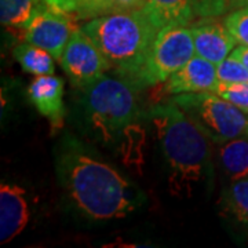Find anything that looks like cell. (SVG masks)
<instances>
[{"label": "cell", "instance_id": "1", "mask_svg": "<svg viewBox=\"0 0 248 248\" xmlns=\"http://www.w3.org/2000/svg\"><path fill=\"white\" fill-rule=\"evenodd\" d=\"M57 169L69 199L90 219L123 218L135 210L131 185L113 167L78 146L61 152Z\"/></svg>", "mask_w": 248, "mask_h": 248}, {"label": "cell", "instance_id": "2", "mask_svg": "<svg viewBox=\"0 0 248 248\" xmlns=\"http://www.w3.org/2000/svg\"><path fill=\"white\" fill-rule=\"evenodd\" d=\"M81 28L105 55L110 69L133 83L160 31L143 9L93 18Z\"/></svg>", "mask_w": 248, "mask_h": 248}, {"label": "cell", "instance_id": "3", "mask_svg": "<svg viewBox=\"0 0 248 248\" xmlns=\"http://www.w3.org/2000/svg\"><path fill=\"white\" fill-rule=\"evenodd\" d=\"M161 142V151L171 170L170 186L175 195L202 181L210 166V138L179 109L174 101L151 110Z\"/></svg>", "mask_w": 248, "mask_h": 248}, {"label": "cell", "instance_id": "4", "mask_svg": "<svg viewBox=\"0 0 248 248\" xmlns=\"http://www.w3.org/2000/svg\"><path fill=\"white\" fill-rule=\"evenodd\" d=\"M137 84L123 76L104 75L84 89V109L93 128L105 141H112L138 116Z\"/></svg>", "mask_w": 248, "mask_h": 248}, {"label": "cell", "instance_id": "5", "mask_svg": "<svg viewBox=\"0 0 248 248\" xmlns=\"http://www.w3.org/2000/svg\"><path fill=\"white\" fill-rule=\"evenodd\" d=\"M171 101L214 143H225L246 134L248 113L214 91L179 94Z\"/></svg>", "mask_w": 248, "mask_h": 248}, {"label": "cell", "instance_id": "6", "mask_svg": "<svg viewBox=\"0 0 248 248\" xmlns=\"http://www.w3.org/2000/svg\"><path fill=\"white\" fill-rule=\"evenodd\" d=\"M196 55L192 29L171 25L160 29L149 57L137 78V87H151L169 79Z\"/></svg>", "mask_w": 248, "mask_h": 248}, {"label": "cell", "instance_id": "7", "mask_svg": "<svg viewBox=\"0 0 248 248\" xmlns=\"http://www.w3.org/2000/svg\"><path fill=\"white\" fill-rule=\"evenodd\" d=\"M61 66L71 83L86 89L101 79L110 69L105 55L83 28H76L63 50Z\"/></svg>", "mask_w": 248, "mask_h": 248}, {"label": "cell", "instance_id": "8", "mask_svg": "<svg viewBox=\"0 0 248 248\" xmlns=\"http://www.w3.org/2000/svg\"><path fill=\"white\" fill-rule=\"evenodd\" d=\"M75 21L76 19H73L68 11H62L45 3L24 29V39L25 42L45 48L57 61H61L63 50L78 28Z\"/></svg>", "mask_w": 248, "mask_h": 248}, {"label": "cell", "instance_id": "9", "mask_svg": "<svg viewBox=\"0 0 248 248\" xmlns=\"http://www.w3.org/2000/svg\"><path fill=\"white\" fill-rule=\"evenodd\" d=\"M219 80L217 75V65L195 55L179 71L172 73L161 83L156 97H175L186 93L215 91Z\"/></svg>", "mask_w": 248, "mask_h": 248}, {"label": "cell", "instance_id": "10", "mask_svg": "<svg viewBox=\"0 0 248 248\" xmlns=\"http://www.w3.org/2000/svg\"><path fill=\"white\" fill-rule=\"evenodd\" d=\"M29 222L25 190L18 185H0V243L7 244L19 236Z\"/></svg>", "mask_w": 248, "mask_h": 248}, {"label": "cell", "instance_id": "11", "mask_svg": "<svg viewBox=\"0 0 248 248\" xmlns=\"http://www.w3.org/2000/svg\"><path fill=\"white\" fill-rule=\"evenodd\" d=\"M28 97L39 113L50 122L53 130L61 128L66 113L62 79L54 75L37 76L28 87Z\"/></svg>", "mask_w": 248, "mask_h": 248}, {"label": "cell", "instance_id": "12", "mask_svg": "<svg viewBox=\"0 0 248 248\" xmlns=\"http://www.w3.org/2000/svg\"><path fill=\"white\" fill-rule=\"evenodd\" d=\"M190 29L195 40L196 55L213 62L214 65H218L226 57H229L234 45L237 43L225 22L221 24L207 21L197 24Z\"/></svg>", "mask_w": 248, "mask_h": 248}, {"label": "cell", "instance_id": "13", "mask_svg": "<svg viewBox=\"0 0 248 248\" xmlns=\"http://www.w3.org/2000/svg\"><path fill=\"white\" fill-rule=\"evenodd\" d=\"M143 10L159 29L187 25L195 18L190 0H146Z\"/></svg>", "mask_w": 248, "mask_h": 248}, {"label": "cell", "instance_id": "14", "mask_svg": "<svg viewBox=\"0 0 248 248\" xmlns=\"http://www.w3.org/2000/svg\"><path fill=\"white\" fill-rule=\"evenodd\" d=\"M145 1L146 0H76L73 14L76 21H90L115 13L143 9Z\"/></svg>", "mask_w": 248, "mask_h": 248}, {"label": "cell", "instance_id": "15", "mask_svg": "<svg viewBox=\"0 0 248 248\" xmlns=\"http://www.w3.org/2000/svg\"><path fill=\"white\" fill-rule=\"evenodd\" d=\"M13 55L16 61L22 66V69L28 73H32L36 76L54 75L55 58L42 47H37L29 42H25V43L18 45L13 50Z\"/></svg>", "mask_w": 248, "mask_h": 248}, {"label": "cell", "instance_id": "16", "mask_svg": "<svg viewBox=\"0 0 248 248\" xmlns=\"http://www.w3.org/2000/svg\"><path fill=\"white\" fill-rule=\"evenodd\" d=\"M219 159L232 181L248 177V140L234 138L222 143Z\"/></svg>", "mask_w": 248, "mask_h": 248}, {"label": "cell", "instance_id": "17", "mask_svg": "<svg viewBox=\"0 0 248 248\" xmlns=\"http://www.w3.org/2000/svg\"><path fill=\"white\" fill-rule=\"evenodd\" d=\"M43 4V0H0L1 24L25 29Z\"/></svg>", "mask_w": 248, "mask_h": 248}, {"label": "cell", "instance_id": "18", "mask_svg": "<svg viewBox=\"0 0 248 248\" xmlns=\"http://www.w3.org/2000/svg\"><path fill=\"white\" fill-rule=\"evenodd\" d=\"M222 210L236 222L248 226V177L232 181L222 195Z\"/></svg>", "mask_w": 248, "mask_h": 248}, {"label": "cell", "instance_id": "19", "mask_svg": "<svg viewBox=\"0 0 248 248\" xmlns=\"http://www.w3.org/2000/svg\"><path fill=\"white\" fill-rule=\"evenodd\" d=\"M219 83H244L248 81V69L246 65L233 55L226 57L217 65Z\"/></svg>", "mask_w": 248, "mask_h": 248}, {"label": "cell", "instance_id": "20", "mask_svg": "<svg viewBox=\"0 0 248 248\" xmlns=\"http://www.w3.org/2000/svg\"><path fill=\"white\" fill-rule=\"evenodd\" d=\"M214 93L248 113V81L244 83H218Z\"/></svg>", "mask_w": 248, "mask_h": 248}, {"label": "cell", "instance_id": "21", "mask_svg": "<svg viewBox=\"0 0 248 248\" xmlns=\"http://www.w3.org/2000/svg\"><path fill=\"white\" fill-rule=\"evenodd\" d=\"M232 36L241 46H248V7L232 10L223 19Z\"/></svg>", "mask_w": 248, "mask_h": 248}, {"label": "cell", "instance_id": "22", "mask_svg": "<svg viewBox=\"0 0 248 248\" xmlns=\"http://www.w3.org/2000/svg\"><path fill=\"white\" fill-rule=\"evenodd\" d=\"M195 17L215 18L229 10V0H190Z\"/></svg>", "mask_w": 248, "mask_h": 248}, {"label": "cell", "instance_id": "23", "mask_svg": "<svg viewBox=\"0 0 248 248\" xmlns=\"http://www.w3.org/2000/svg\"><path fill=\"white\" fill-rule=\"evenodd\" d=\"M43 1L51 7L68 13H73L76 9V0H43Z\"/></svg>", "mask_w": 248, "mask_h": 248}, {"label": "cell", "instance_id": "24", "mask_svg": "<svg viewBox=\"0 0 248 248\" xmlns=\"http://www.w3.org/2000/svg\"><path fill=\"white\" fill-rule=\"evenodd\" d=\"M231 55H233L234 58H237L239 61L243 62L248 69V46H239L237 48H233Z\"/></svg>", "mask_w": 248, "mask_h": 248}, {"label": "cell", "instance_id": "25", "mask_svg": "<svg viewBox=\"0 0 248 248\" xmlns=\"http://www.w3.org/2000/svg\"><path fill=\"white\" fill-rule=\"evenodd\" d=\"M248 7V0H229V10Z\"/></svg>", "mask_w": 248, "mask_h": 248}, {"label": "cell", "instance_id": "26", "mask_svg": "<svg viewBox=\"0 0 248 248\" xmlns=\"http://www.w3.org/2000/svg\"><path fill=\"white\" fill-rule=\"evenodd\" d=\"M246 134H247V135H248V124H247V130H246Z\"/></svg>", "mask_w": 248, "mask_h": 248}]
</instances>
